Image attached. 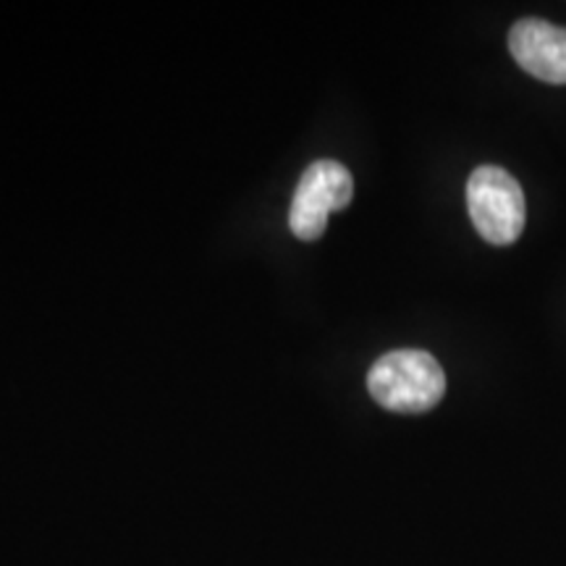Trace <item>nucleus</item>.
<instances>
[{"label":"nucleus","mask_w":566,"mask_h":566,"mask_svg":"<svg viewBox=\"0 0 566 566\" xmlns=\"http://www.w3.org/2000/svg\"><path fill=\"white\" fill-rule=\"evenodd\" d=\"M467 210L488 244L509 247L525 231V192L520 181L499 166H480L472 171L467 181Z\"/></svg>","instance_id":"2"},{"label":"nucleus","mask_w":566,"mask_h":566,"mask_svg":"<svg viewBox=\"0 0 566 566\" xmlns=\"http://www.w3.org/2000/svg\"><path fill=\"white\" fill-rule=\"evenodd\" d=\"M367 391L388 412L420 415L433 409L446 394V375L433 354L396 349L367 373Z\"/></svg>","instance_id":"1"},{"label":"nucleus","mask_w":566,"mask_h":566,"mask_svg":"<svg viewBox=\"0 0 566 566\" xmlns=\"http://www.w3.org/2000/svg\"><path fill=\"white\" fill-rule=\"evenodd\" d=\"M509 51L522 71L548 84H566V30L546 19H520L509 32Z\"/></svg>","instance_id":"4"},{"label":"nucleus","mask_w":566,"mask_h":566,"mask_svg":"<svg viewBox=\"0 0 566 566\" xmlns=\"http://www.w3.org/2000/svg\"><path fill=\"white\" fill-rule=\"evenodd\" d=\"M354 197V179L349 168L336 160H315L296 184L289 226L302 242H315L323 237L328 216L344 210Z\"/></svg>","instance_id":"3"}]
</instances>
